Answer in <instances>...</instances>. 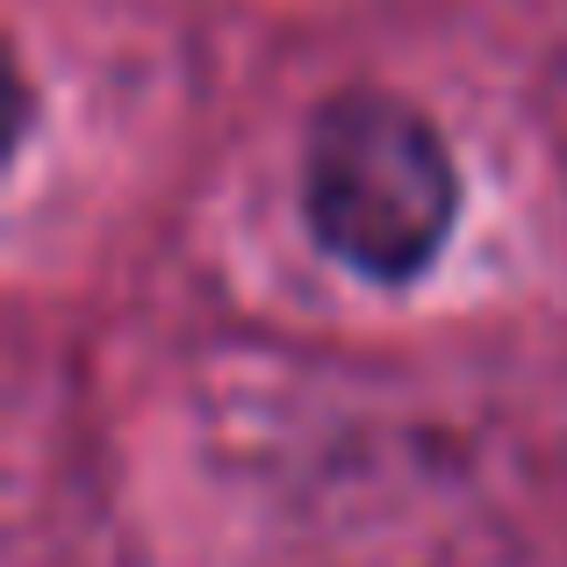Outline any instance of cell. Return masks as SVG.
<instances>
[{
	"label": "cell",
	"instance_id": "cell-1",
	"mask_svg": "<svg viewBox=\"0 0 567 567\" xmlns=\"http://www.w3.org/2000/svg\"><path fill=\"white\" fill-rule=\"evenodd\" d=\"M302 202L317 237L374 280H410L445 245L460 181L439 130L381 86L331 94L309 123Z\"/></svg>",
	"mask_w": 567,
	"mask_h": 567
}]
</instances>
